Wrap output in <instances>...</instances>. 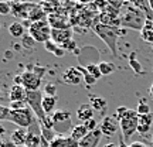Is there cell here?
Segmentation results:
<instances>
[{
  "instance_id": "1",
  "label": "cell",
  "mask_w": 153,
  "mask_h": 147,
  "mask_svg": "<svg viewBox=\"0 0 153 147\" xmlns=\"http://www.w3.org/2000/svg\"><path fill=\"white\" fill-rule=\"evenodd\" d=\"M119 20H120V27L123 28H133V30H139L142 31V28L146 24V17L142 11L136 9L132 4V1H125L123 9L119 13Z\"/></svg>"
},
{
  "instance_id": "2",
  "label": "cell",
  "mask_w": 153,
  "mask_h": 147,
  "mask_svg": "<svg viewBox=\"0 0 153 147\" xmlns=\"http://www.w3.org/2000/svg\"><path fill=\"white\" fill-rule=\"evenodd\" d=\"M94 31L98 35L105 44L106 47L111 49V52L114 57H118V48H116V41H118V37H122L125 35V28L123 27H108V26H102L99 23H94Z\"/></svg>"
},
{
  "instance_id": "3",
  "label": "cell",
  "mask_w": 153,
  "mask_h": 147,
  "mask_svg": "<svg viewBox=\"0 0 153 147\" xmlns=\"http://www.w3.org/2000/svg\"><path fill=\"white\" fill-rule=\"evenodd\" d=\"M137 117H139V114L136 110L128 109L125 114L119 119V129L125 142H128L137 131Z\"/></svg>"
},
{
  "instance_id": "4",
  "label": "cell",
  "mask_w": 153,
  "mask_h": 147,
  "mask_svg": "<svg viewBox=\"0 0 153 147\" xmlns=\"http://www.w3.org/2000/svg\"><path fill=\"white\" fill-rule=\"evenodd\" d=\"M53 116V122H54V131L57 136H68L71 134L72 129V122H71V113L67 110H55Z\"/></svg>"
},
{
  "instance_id": "5",
  "label": "cell",
  "mask_w": 153,
  "mask_h": 147,
  "mask_svg": "<svg viewBox=\"0 0 153 147\" xmlns=\"http://www.w3.org/2000/svg\"><path fill=\"white\" fill-rule=\"evenodd\" d=\"M9 122L17 125L19 127H22V129H30V127H33V126L37 123L38 120H37V117L34 116L33 110L27 106V108L20 109V110H11Z\"/></svg>"
},
{
  "instance_id": "6",
  "label": "cell",
  "mask_w": 153,
  "mask_h": 147,
  "mask_svg": "<svg viewBox=\"0 0 153 147\" xmlns=\"http://www.w3.org/2000/svg\"><path fill=\"white\" fill-rule=\"evenodd\" d=\"M43 98L44 95L41 91H27V96H26V103L30 109L33 110L34 116L37 117L38 123H41L45 120L47 114L44 113L43 109Z\"/></svg>"
},
{
  "instance_id": "7",
  "label": "cell",
  "mask_w": 153,
  "mask_h": 147,
  "mask_svg": "<svg viewBox=\"0 0 153 147\" xmlns=\"http://www.w3.org/2000/svg\"><path fill=\"white\" fill-rule=\"evenodd\" d=\"M51 26H50L48 20H43V21L37 23H30L28 27V35H31L36 43H45L51 40Z\"/></svg>"
},
{
  "instance_id": "8",
  "label": "cell",
  "mask_w": 153,
  "mask_h": 147,
  "mask_svg": "<svg viewBox=\"0 0 153 147\" xmlns=\"http://www.w3.org/2000/svg\"><path fill=\"white\" fill-rule=\"evenodd\" d=\"M41 78L43 76L38 75L34 71V68L28 66V69L22 74V85L26 88V91H40L41 86Z\"/></svg>"
},
{
  "instance_id": "9",
  "label": "cell",
  "mask_w": 153,
  "mask_h": 147,
  "mask_svg": "<svg viewBox=\"0 0 153 147\" xmlns=\"http://www.w3.org/2000/svg\"><path fill=\"white\" fill-rule=\"evenodd\" d=\"M119 129V122L112 116H104L99 123V130L102 131V136L112 137Z\"/></svg>"
},
{
  "instance_id": "10",
  "label": "cell",
  "mask_w": 153,
  "mask_h": 147,
  "mask_svg": "<svg viewBox=\"0 0 153 147\" xmlns=\"http://www.w3.org/2000/svg\"><path fill=\"white\" fill-rule=\"evenodd\" d=\"M62 81L70 85H79L81 82H84V78L78 66H70L62 72Z\"/></svg>"
},
{
  "instance_id": "11",
  "label": "cell",
  "mask_w": 153,
  "mask_h": 147,
  "mask_svg": "<svg viewBox=\"0 0 153 147\" xmlns=\"http://www.w3.org/2000/svg\"><path fill=\"white\" fill-rule=\"evenodd\" d=\"M33 7L34 3H11V14L19 18H24L27 21L28 14Z\"/></svg>"
},
{
  "instance_id": "12",
  "label": "cell",
  "mask_w": 153,
  "mask_h": 147,
  "mask_svg": "<svg viewBox=\"0 0 153 147\" xmlns=\"http://www.w3.org/2000/svg\"><path fill=\"white\" fill-rule=\"evenodd\" d=\"M51 40L58 45H64L65 43L72 40V31L71 28H64V30H51Z\"/></svg>"
},
{
  "instance_id": "13",
  "label": "cell",
  "mask_w": 153,
  "mask_h": 147,
  "mask_svg": "<svg viewBox=\"0 0 153 147\" xmlns=\"http://www.w3.org/2000/svg\"><path fill=\"white\" fill-rule=\"evenodd\" d=\"M26 147H41V133H40V125H38V122L33 127L28 129Z\"/></svg>"
},
{
  "instance_id": "14",
  "label": "cell",
  "mask_w": 153,
  "mask_h": 147,
  "mask_svg": "<svg viewBox=\"0 0 153 147\" xmlns=\"http://www.w3.org/2000/svg\"><path fill=\"white\" fill-rule=\"evenodd\" d=\"M101 139H102V131L99 130L98 126V129H95L94 131H89L88 136H85L79 142V147H98Z\"/></svg>"
},
{
  "instance_id": "15",
  "label": "cell",
  "mask_w": 153,
  "mask_h": 147,
  "mask_svg": "<svg viewBox=\"0 0 153 147\" xmlns=\"http://www.w3.org/2000/svg\"><path fill=\"white\" fill-rule=\"evenodd\" d=\"M27 91L23 85H13L9 91V99L10 102H26Z\"/></svg>"
},
{
  "instance_id": "16",
  "label": "cell",
  "mask_w": 153,
  "mask_h": 147,
  "mask_svg": "<svg viewBox=\"0 0 153 147\" xmlns=\"http://www.w3.org/2000/svg\"><path fill=\"white\" fill-rule=\"evenodd\" d=\"M88 99H89V105L92 106V109L97 110V112H101L102 117H104V113L106 112V106H108L106 99L102 98V96H99V95H94V93L89 95Z\"/></svg>"
},
{
  "instance_id": "17",
  "label": "cell",
  "mask_w": 153,
  "mask_h": 147,
  "mask_svg": "<svg viewBox=\"0 0 153 147\" xmlns=\"http://www.w3.org/2000/svg\"><path fill=\"white\" fill-rule=\"evenodd\" d=\"M27 134H28V129H22V127H17L16 130L11 131L10 140L14 143L17 147H26Z\"/></svg>"
},
{
  "instance_id": "18",
  "label": "cell",
  "mask_w": 153,
  "mask_h": 147,
  "mask_svg": "<svg viewBox=\"0 0 153 147\" xmlns=\"http://www.w3.org/2000/svg\"><path fill=\"white\" fill-rule=\"evenodd\" d=\"M50 147H79V142L72 139L70 134L68 136H57L51 142Z\"/></svg>"
},
{
  "instance_id": "19",
  "label": "cell",
  "mask_w": 153,
  "mask_h": 147,
  "mask_svg": "<svg viewBox=\"0 0 153 147\" xmlns=\"http://www.w3.org/2000/svg\"><path fill=\"white\" fill-rule=\"evenodd\" d=\"M94 112H95V110L92 109V106L89 103H82L81 106H78V109H76V117H78V120H79L81 123H85L88 120L94 119Z\"/></svg>"
},
{
  "instance_id": "20",
  "label": "cell",
  "mask_w": 153,
  "mask_h": 147,
  "mask_svg": "<svg viewBox=\"0 0 153 147\" xmlns=\"http://www.w3.org/2000/svg\"><path fill=\"white\" fill-rule=\"evenodd\" d=\"M153 125V113L150 114H145V116H139L137 117V131L140 134H148L150 127Z\"/></svg>"
},
{
  "instance_id": "21",
  "label": "cell",
  "mask_w": 153,
  "mask_h": 147,
  "mask_svg": "<svg viewBox=\"0 0 153 147\" xmlns=\"http://www.w3.org/2000/svg\"><path fill=\"white\" fill-rule=\"evenodd\" d=\"M57 103H58V99H57V96H45V95H44V98H43L44 113L47 114V116H51V114L55 112Z\"/></svg>"
},
{
  "instance_id": "22",
  "label": "cell",
  "mask_w": 153,
  "mask_h": 147,
  "mask_svg": "<svg viewBox=\"0 0 153 147\" xmlns=\"http://www.w3.org/2000/svg\"><path fill=\"white\" fill-rule=\"evenodd\" d=\"M128 62H129V66L133 69V72L136 75H145V71L142 69V65H140V62L136 57V51H132L131 54L128 55Z\"/></svg>"
},
{
  "instance_id": "23",
  "label": "cell",
  "mask_w": 153,
  "mask_h": 147,
  "mask_svg": "<svg viewBox=\"0 0 153 147\" xmlns=\"http://www.w3.org/2000/svg\"><path fill=\"white\" fill-rule=\"evenodd\" d=\"M26 28L20 21H14L9 26V34H10L13 38H23L26 35Z\"/></svg>"
},
{
  "instance_id": "24",
  "label": "cell",
  "mask_w": 153,
  "mask_h": 147,
  "mask_svg": "<svg viewBox=\"0 0 153 147\" xmlns=\"http://www.w3.org/2000/svg\"><path fill=\"white\" fill-rule=\"evenodd\" d=\"M88 129L85 127V125L84 123H81V125H76V126H74V129H72V131H71V134L70 136L72 137V139H75L76 142H81L82 139L85 136H88Z\"/></svg>"
},
{
  "instance_id": "25",
  "label": "cell",
  "mask_w": 153,
  "mask_h": 147,
  "mask_svg": "<svg viewBox=\"0 0 153 147\" xmlns=\"http://www.w3.org/2000/svg\"><path fill=\"white\" fill-rule=\"evenodd\" d=\"M140 37L145 41L153 44V21L152 20H146V24H145V27L140 31Z\"/></svg>"
},
{
  "instance_id": "26",
  "label": "cell",
  "mask_w": 153,
  "mask_h": 147,
  "mask_svg": "<svg viewBox=\"0 0 153 147\" xmlns=\"http://www.w3.org/2000/svg\"><path fill=\"white\" fill-rule=\"evenodd\" d=\"M132 4L135 6L136 9H139V10L142 11L148 20H152L153 21V11L150 10L148 1H132Z\"/></svg>"
},
{
  "instance_id": "27",
  "label": "cell",
  "mask_w": 153,
  "mask_h": 147,
  "mask_svg": "<svg viewBox=\"0 0 153 147\" xmlns=\"http://www.w3.org/2000/svg\"><path fill=\"white\" fill-rule=\"evenodd\" d=\"M99 66V71H101V75L102 76H106V75H111L115 72V64L114 62H109V61H101L98 64Z\"/></svg>"
},
{
  "instance_id": "28",
  "label": "cell",
  "mask_w": 153,
  "mask_h": 147,
  "mask_svg": "<svg viewBox=\"0 0 153 147\" xmlns=\"http://www.w3.org/2000/svg\"><path fill=\"white\" fill-rule=\"evenodd\" d=\"M78 69L81 71L82 78H84V83H85V85L91 86V85H94V83H97V79H95V78H94V76L87 71V68H85L84 65H79L78 66Z\"/></svg>"
},
{
  "instance_id": "29",
  "label": "cell",
  "mask_w": 153,
  "mask_h": 147,
  "mask_svg": "<svg viewBox=\"0 0 153 147\" xmlns=\"http://www.w3.org/2000/svg\"><path fill=\"white\" fill-rule=\"evenodd\" d=\"M136 112L139 116H145V114H150V106L149 103L145 100V99H140L139 102H137V108H136Z\"/></svg>"
},
{
  "instance_id": "30",
  "label": "cell",
  "mask_w": 153,
  "mask_h": 147,
  "mask_svg": "<svg viewBox=\"0 0 153 147\" xmlns=\"http://www.w3.org/2000/svg\"><path fill=\"white\" fill-rule=\"evenodd\" d=\"M57 91H58V88L54 82H47L44 85V95L45 96H57Z\"/></svg>"
},
{
  "instance_id": "31",
  "label": "cell",
  "mask_w": 153,
  "mask_h": 147,
  "mask_svg": "<svg viewBox=\"0 0 153 147\" xmlns=\"http://www.w3.org/2000/svg\"><path fill=\"white\" fill-rule=\"evenodd\" d=\"M85 68H87V71L91 74V75L98 81L99 78H101V71H99V66H98V64H88V65H84Z\"/></svg>"
},
{
  "instance_id": "32",
  "label": "cell",
  "mask_w": 153,
  "mask_h": 147,
  "mask_svg": "<svg viewBox=\"0 0 153 147\" xmlns=\"http://www.w3.org/2000/svg\"><path fill=\"white\" fill-rule=\"evenodd\" d=\"M0 14L1 16L11 14V3H9V1H0Z\"/></svg>"
},
{
  "instance_id": "33",
  "label": "cell",
  "mask_w": 153,
  "mask_h": 147,
  "mask_svg": "<svg viewBox=\"0 0 153 147\" xmlns=\"http://www.w3.org/2000/svg\"><path fill=\"white\" fill-rule=\"evenodd\" d=\"M10 108L9 106H4V105H0V122L3 120H9L10 117Z\"/></svg>"
},
{
  "instance_id": "34",
  "label": "cell",
  "mask_w": 153,
  "mask_h": 147,
  "mask_svg": "<svg viewBox=\"0 0 153 147\" xmlns=\"http://www.w3.org/2000/svg\"><path fill=\"white\" fill-rule=\"evenodd\" d=\"M22 40H23V47H24V48H27V49H33L34 48V44H36V41L31 38V35L26 34Z\"/></svg>"
},
{
  "instance_id": "35",
  "label": "cell",
  "mask_w": 153,
  "mask_h": 147,
  "mask_svg": "<svg viewBox=\"0 0 153 147\" xmlns=\"http://www.w3.org/2000/svg\"><path fill=\"white\" fill-rule=\"evenodd\" d=\"M58 44H55L53 40H48V41H45L44 43V48H45V51H48V52H51V54H55V51L58 49Z\"/></svg>"
},
{
  "instance_id": "36",
  "label": "cell",
  "mask_w": 153,
  "mask_h": 147,
  "mask_svg": "<svg viewBox=\"0 0 153 147\" xmlns=\"http://www.w3.org/2000/svg\"><path fill=\"white\" fill-rule=\"evenodd\" d=\"M119 147H149V146L148 144H145L143 142H133V143H131V144H128V146H126L123 137L120 136L119 137Z\"/></svg>"
},
{
  "instance_id": "37",
  "label": "cell",
  "mask_w": 153,
  "mask_h": 147,
  "mask_svg": "<svg viewBox=\"0 0 153 147\" xmlns=\"http://www.w3.org/2000/svg\"><path fill=\"white\" fill-rule=\"evenodd\" d=\"M84 125H85V127L88 129V131H94L95 129H98V126H99V125H98V122H97L95 119L88 120V122H85Z\"/></svg>"
},
{
  "instance_id": "38",
  "label": "cell",
  "mask_w": 153,
  "mask_h": 147,
  "mask_svg": "<svg viewBox=\"0 0 153 147\" xmlns=\"http://www.w3.org/2000/svg\"><path fill=\"white\" fill-rule=\"evenodd\" d=\"M11 110H20L27 108V103L26 102H10V106H9Z\"/></svg>"
},
{
  "instance_id": "39",
  "label": "cell",
  "mask_w": 153,
  "mask_h": 147,
  "mask_svg": "<svg viewBox=\"0 0 153 147\" xmlns=\"http://www.w3.org/2000/svg\"><path fill=\"white\" fill-rule=\"evenodd\" d=\"M0 147H17L14 143L7 137H0Z\"/></svg>"
},
{
  "instance_id": "40",
  "label": "cell",
  "mask_w": 153,
  "mask_h": 147,
  "mask_svg": "<svg viewBox=\"0 0 153 147\" xmlns=\"http://www.w3.org/2000/svg\"><path fill=\"white\" fill-rule=\"evenodd\" d=\"M60 47H62V48L65 49V51H75L76 43L74 41V40H71V41H68V43H65L64 45H60Z\"/></svg>"
},
{
  "instance_id": "41",
  "label": "cell",
  "mask_w": 153,
  "mask_h": 147,
  "mask_svg": "<svg viewBox=\"0 0 153 147\" xmlns=\"http://www.w3.org/2000/svg\"><path fill=\"white\" fill-rule=\"evenodd\" d=\"M65 52H67V51H65L64 48H62V47H58V49L55 51V54H54V55H55V57H58V58H61V57L65 54Z\"/></svg>"
},
{
  "instance_id": "42",
  "label": "cell",
  "mask_w": 153,
  "mask_h": 147,
  "mask_svg": "<svg viewBox=\"0 0 153 147\" xmlns=\"http://www.w3.org/2000/svg\"><path fill=\"white\" fill-rule=\"evenodd\" d=\"M6 133V127L1 125V122H0V137H3V134Z\"/></svg>"
},
{
  "instance_id": "43",
  "label": "cell",
  "mask_w": 153,
  "mask_h": 147,
  "mask_svg": "<svg viewBox=\"0 0 153 147\" xmlns=\"http://www.w3.org/2000/svg\"><path fill=\"white\" fill-rule=\"evenodd\" d=\"M149 95H150V98L153 99V83L150 85V88H149Z\"/></svg>"
},
{
  "instance_id": "44",
  "label": "cell",
  "mask_w": 153,
  "mask_h": 147,
  "mask_svg": "<svg viewBox=\"0 0 153 147\" xmlns=\"http://www.w3.org/2000/svg\"><path fill=\"white\" fill-rule=\"evenodd\" d=\"M104 147H119L118 144H115V143H108V144H105Z\"/></svg>"
},
{
  "instance_id": "45",
  "label": "cell",
  "mask_w": 153,
  "mask_h": 147,
  "mask_svg": "<svg viewBox=\"0 0 153 147\" xmlns=\"http://www.w3.org/2000/svg\"><path fill=\"white\" fill-rule=\"evenodd\" d=\"M148 3H149V7H150V10L153 11V0H148Z\"/></svg>"
},
{
  "instance_id": "46",
  "label": "cell",
  "mask_w": 153,
  "mask_h": 147,
  "mask_svg": "<svg viewBox=\"0 0 153 147\" xmlns=\"http://www.w3.org/2000/svg\"><path fill=\"white\" fill-rule=\"evenodd\" d=\"M0 96H1V91H0Z\"/></svg>"
},
{
  "instance_id": "47",
  "label": "cell",
  "mask_w": 153,
  "mask_h": 147,
  "mask_svg": "<svg viewBox=\"0 0 153 147\" xmlns=\"http://www.w3.org/2000/svg\"><path fill=\"white\" fill-rule=\"evenodd\" d=\"M0 28H1V23H0Z\"/></svg>"
}]
</instances>
